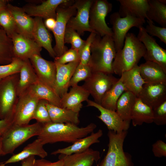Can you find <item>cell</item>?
I'll return each instance as SVG.
<instances>
[{"mask_svg":"<svg viewBox=\"0 0 166 166\" xmlns=\"http://www.w3.org/2000/svg\"></svg>","mask_w":166,"mask_h":166,"instance_id":"obj_55","label":"cell"},{"mask_svg":"<svg viewBox=\"0 0 166 166\" xmlns=\"http://www.w3.org/2000/svg\"><path fill=\"white\" fill-rule=\"evenodd\" d=\"M39 81L54 90L56 69L55 62L36 54L29 59Z\"/></svg>","mask_w":166,"mask_h":166,"instance_id":"obj_15","label":"cell"},{"mask_svg":"<svg viewBox=\"0 0 166 166\" xmlns=\"http://www.w3.org/2000/svg\"><path fill=\"white\" fill-rule=\"evenodd\" d=\"M85 41L75 30L69 27H66L64 36L65 44H70L71 48L78 51L83 46Z\"/></svg>","mask_w":166,"mask_h":166,"instance_id":"obj_39","label":"cell"},{"mask_svg":"<svg viewBox=\"0 0 166 166\" xmlns=\"http://www.w3.org/2000/svg\"><path fill=\"white\" fill-rule=\"evenodd\" d=\"M76 12V9L73 3L62 5L57 9L56 24L52 31L55 41L53 49L56 57L61 56L68 49L64 43V36L68 21L70 18L75 15Z\"/></svg>","mask_w":166,"mask_h":166,"instance_id":"obj_7","label":"cell"},{"mask_svg":"<svg viewBox=\"0 0 166 166\" xmlns=\"http://www.w3.org/2000/svg\"><path fill=\"white\" fill-rule=\"evenodd\" d=\"M23 61L14 57L8 64L0 65V80L20 72Z\"/></svg>","mask_w":166,"mask_h":166,"instance_id":"obj_40","label":"cell"},{"mask_svg":"<svg viewBox=\"0 0 166 166\" xmlns=\"http://www.w3.org/2000/svg\"><path fill=\"white\" fill-rule=\"evenodd\" d=\"M44 145L42 141L37 138L28 144L21 152L13 155L4 163L6 165L17 162L32 156H37L43 159L48 155L47 152L43 148Z\"/></svg>","mask_w":166,"mask_h":166,"instance_id":"obj_26","label":"cell"},{"mask_svg":"<svg viewBox=\"0 0 166 166\" xmlns=\"http://www.w3.org/2000/svg\"><path fill=\"white\" fill-rule=\"evenodd\" d=\"M8 1L0 0V12L2 10L6 8Z\"/></svg>","mask_w":166,"mask_h":166,"instance_id":"obj_51","label":"cell"},{"mask_svg":"<svg viewBox=\"0 0 166 166\" xmlns=\"http://www.w3.org/2000/svg\"><path fill=\"white\" fill-rule=\"evenodd\" d=\"M2 156V141L1 135H0V156Z\"/></svg>","mask_w":166,"mask_h":166,"instance_id":"obj_52","label":"cell"},{"mask_svg":"<svg viewBox=\"0 0 166 166\" xmlns=\"http://www.w3.org/2000/svg\"><path fill=\"white\" fill-rule=\"evenodd\" d=\"M14 57L11 39L1 27L0 28V65L8 64Z\"/></svg>","mask_w":166,"mask_h":166,"instance_id":"obj_36","label":"cell"},{"mask_svg":"<svg viewBox=\"0 0 166 166\" xmlns=\"http://www.w3.org/2000/svg\"><path fill=\"white\" fill-rule=\"evenodd\" d=\"M79 63L76 61L61 65L55 62L56 73L54 91L61 98L67 92L70 81Z\"/></svg>","mask_w":166,"mask_h":166,"instance_id":"obj_19","label":"cell"},{"mask_svg":"<svg viewBox=\"0 0 166 166\" xmlns=\"http://www.w3.org/2000/svg\"><path fill=\"white\" fill-rule=\"evenodd\" d=\"M96 127V125L92 123L85 127H80L71 123L50 121L42 124L37 138L44 145L61 142L73 143L93 132Z\"/></svg>","mask_w":166,"mask_h":166,"instance_id":"obj_1","label":"cell"},{"mask_svg":"<svg viewBox=\"0 0 166 166\" xmlns=\"http://www.w3.org/2000/svg\"><path fill=\"white\" fill-rule=\"evenodd\" d=\"M153 120V109L137 97L131 112V121L133 125H141L144 123H152Z\"/></svg>","mask_w":166,"mask_h":166,"instance_id":"obj_31","label":"cell"},{"mask_svg":"<svg viewBox=\"0 0 166 166\" xmlns=\"http://www.w3.org/2000/svg\"><path fill=\"white\" fill-rule=\"evenodd\" d=\"M89 95L82 86L77 85L72 87L69 91L61 98V108L79 113L83 106L82 102L87 101Z\"/></svg>","mask_w":166,"mask_h":166,"instance_id":"obj_20","label":"cell"},{"mask_svg":"<svg viewBox=\"0 0 166 166\" xmlns=\"http://www.w3.org/2000/svg\"><path fill=\"white\" fill-rule=\"evenodd\" d=\"M109 21L112 25V37L116 52L122 48L128 30L132 27L138 28L143 26L145 22V21L130 16L121 17L118 12L110 15Z\"/></svg>","mask_w":166,"mask_h":166,"instance_id":"obj_9","label":"cell"},{"mask_svg":"<svg viewBox=\"0 0 166 166\" xmlns=\"http://www.w3.org/2000/svg\"><path fill=\"white\" fill-rule=\"evenodd\" d=\"M93 1L74 0L73 4L77 12L75 15L69 19L66 27L74 30L80 35L86 31L93 32L90 28L89 22V11Z\"/></svg>","mask_w":166,"mask_h":166,"instance_id":"obj_13","label":"cell"},{"mask_svg":"<svg viewBox=\"0 0 166 166\" xmlns=\"http://www.w3.org/2000/svg\"><path fill=\"white\" fill-rule=\"evenodd\" d=\"M35 160L34 156H30L22 161L20 166H33Z\"/></svg>","mask_w":166,"mask_h":166,"instance_id":"obj_50","label":"cell"},{"mask_svg":"<svg viewBox=\"0 0 166 166\" xmlns=\"http://www.w3.org/2000/svg\"><path fill=\"white\" fill-rule=\"evenodd\" d=\"M103 131L99 129L97 132H93L89 135L80 139L76 141L71 145L66 147L58 149L51 152V155L58 154L69 155L79 153L86 151L89 148L92 144L99 142V139L102 136Z\"/></svg>","mask_w":166,"mask_h":166,"instance_id":"obj_24","label":"cell"},{"mask_svg":"<svg viewBox=\"0 0 166 166\" xmlns=\"http://www.w3.org/2000/svg\"><path fill=\"white\" fill-rule=\"evenodd\" d=\"M0 27L10 38L14 34L17 32L13 18L6 8L0 12Z\"/></svg>","mask_w":166,"mask_h":166,"instance_id":"obj_37","label":"cell"},{"mask_svg":"<svg viewBox=\"0 0 166 166\" xmlns=\"http://www.w3.org/2000/svg\"><path fill=\"white\" fill-rule=\"evenodd\" d=\"M87 106L93 107L100 112L97 116L106 126L109 130L119 132L127 131L129 128L130 123L124 121L116 111L105 109L94 101L88 99Z\"/></svg>","mask_w":166,"mask_h":166,"instance_id":"obj_18","label":"cell"},{"mask_svg":"<svg viewBox=\"0 0 166 166\" xmlns=\"http://www.w3.org/2000/svg\"><path fill=\"white\" fill-rule=\"evenodd\" d=\"M152 151L154 156L157 157H166V144L160 140H157L152 145Z\"/></svg>","mask_w":166,"mask_h":166,"instance_id":"obj_46","label":"cell"},{"mask_svg":"<svg viewBox=\"0 0 166 166\" xmlns=\"http://www.w3.org/2000/svg\"><path fill=\"white\" fill-rule=\"evenodd\" d=\"M14 57L22 61L29 60L33 55H41L42 48L32 38L17 32L11 36Z\"/></svg>","mask_w":166,"mask_h":166,"instance_id":"obj_14","label":"cell"},{"mask_svg":"<svg viewBox=\"0 0 166 166\" xmlns=\"http://www.w3.org/2000/svg\"><path fill=\"white\" fill-rule=\"evenodd\" d=\"M47 101L40 100L37 105L33 115V119L37 122L44 124L51 121L46 104Z\"/></svg>","mask_w":166,"mask_h":166,"instance_id":"obj_42","label":"cell"},{"mask_svg":"<svg viewBox=\"0 0 166 166\" xmlns=\"http://www.w3.org/2000/svg\"><path fill=\"white\" fill-rule=\"evenodd\" d=\"M6 8L13 18L17 32L33 39L32 31L34 23V18L28 15L22 8L8 3Z\"/></svg>","mask_w":166,"mask_h":166,"instance_id":"obj_21","label":"cell"},{"mask_svg":"<svg viewBox=\"0 0 166 166\" xmlns=\"http://www.w3.org/2000/svg\"><path fill=\"white\" fill-rule=\"evenodd\" d=\"M139 67L140 75L146 83H166V73L157 63L146 61Z\"/></svg>","mask_w":166,"mask_h":166,"instance_id":"obj_30","label":"cell"},{"mask_svg":"<svg viewBox=\"0 0 166 166\" xmlns=\"http://www.w3.org/2000/svg\"><path fill=\"white\" fill-rule=\"evenodd\" d=\"M34 21L32 31L33 39L40 46L45 49L51 57L54 58L56 55L52 46V38L42 19L35 17L34 18Z\"/></svg>","mask_w":166,"mask_h":166,"instance_id":"obj_23","label":"cell"},{"mask_svg":"<svg viewBox=\"0 0 166 166\" xmlns=\"http://www.w3.org/2000/svg\"><path fill=\"white\" fill-rule=\"evenodd\" d=\"M74 0H47L38 5H27L22 8L29 16L38 17L45 19L50 18L56 19V10L62 5L73 3Z\"/></svg>","mask_w":166,"mask_h":166,"instance_id":"obj_17","label":"cell"},{"mask_svg":"<svg viewBox=\"0 0 166 166\" xmlns=\"http://www.w3.org/2000/svg\"><path fill=\"white\" fill-rule=\"evenodd\" d=\"M143 44L133 33H128L122 48L117 52L112 64L113 73H122L138 65L146 52Z\"/></svg>","mask_w":166,"mask_h":166,"instance_id":"obj_2","label":"cell"},{"mask_svg":"<svg viewBox=\"0 0 166 166\" xmlns=\"http://www.w3.org/2000/svg\"><path fill=\"white\" fill-rule=\"evenodd\" d=\"M63 161L61 159H59V160L57 161L52 162L41 158L35 159L33 166H63Z\"/></svg>","mask_w":166,"mask_h":166,"instance_id":"obj_47","label":"cell"},{"mask_svg":"<svg viewBox=\"0 0 166 166\" xmlns=\"http://www.w3.org/2000/svg\"><path fill=\"white\" fill-rule=\"evenodd\" d=\"M126 91L120 78L104 95L100 105L105 109L116 111L117 101L122 94Z\"/></svg>","mask_w":166,"mask_h":166,"instance_id":"obj_33","label":"cell"},{"mask_svg":"<svg viewBox=\"0 0 166 166\" xmlns=\"http://www.w3.org/2000/svg\"><path fill=\"white\" fill-rule=\"evenodd\" d=\"M91 52L88 65L92 72L113 73L112 64L117 52L112 36L101 37L97 34L91 44Z\"/></svg>","mask_w":166,"mask_h":166,"instance_id":"obj_3","label":"cell"},{"mask_svg":"<svg viewBox=\"0 0 166 166\" xmlns=\"http://www.w3.org/2000/svg\"><path fill=\"white\" fill-rule=\"evenodd\" d=\"M46 106L51 122L58 123H71L77 125L80 122L79 113L61 108L47 102Z\"/></svg>","mask_w":166,"mask_h":166,"instance_id":"obj_27","label":"cell"},{"mask_svg":"<svg viewBox=\"0 0 166 166\" xmlns=\"http://www.w3.org/2000/svg\"><path fill=\"white\" fill-rule=\"evenodd\" d=\"M0 166H8L5 164L4 163H3L1 164H0Z\"/></svg>","mask_w":166,"mask_h":166,"instance_id":"obj_54","label":"cell"},{"mask_svg":"<svg viewBox=\"0 0 166 166\" xmlns=\"http://www.w3.org/2000/svg\"><path fill=\"white\" fill-rule=\"evenodd\" d=\"M119 79L112 74L101 72H93L82 86L92 96L94 101L101 105L104 95Z\"/></svg>","mask_w":166,"mask_h":166,"instance_id":"obj_11","label":"cell"},{"mask_svg":"<svg viewBox=\"0 0 166 166\" xmlns=\"http://www.w3.org/2000/svg\"><path fill=\"white\" fill-rule=\"evenodd\" d=\"M137 97L130 91H124L118 100L116 112L123 120L129 123L131 121L132 108Z\"/></svg>","mask_w":166,"mask_h":166,"instance_id":"obj_32","label":"cell"},{"mask_svg":"<svg viewBox=\"0 0 166 166\" xmlns=\"http://www.w3.org/2000/svg\"><path fill=\"white\" fill-rule=\"evenodd\" d=\"M19 73L0 80V119L12 118L18 97L17 87Z\"/></svg>","mask_w":166,"mask_h":166,"instance_id":"obj_6","label":"cell"},{"mask_svg":"<svg viewBox=\"0 0 166 166\" xmlns=\"http://www.w3.org/2000/svg\"><path fill=\"white\" fill-rule=\"evenodd\" d=\"M100 157L99 151L89 148L82 152L69 155L60 154L59 159L63 161V166H92Z\"/></svg>","mask_w":166,"mask_h":166,"instance_id":"obj_25","label":"cell"},{"mask_svg":"<svg viewBox=\"0 0 166 166\" xmlns=\"http://www.w3.org/2000/svg\"><path fill=\"white\" fill-rule=\"evenodd\" d=\"M147 20L154 21L162 27L166 28V4L159 0H148Z\"/></svg>","mask_w":166,"mask_h":166,"instance_id":"obj_35","label":"cell"},{"mask_svg":"<svg viewBox=\"0 0 166 166\" xmlns=\"http://www.w3.org/2000/svg\"><path fill=\"white\" fill-rule=\"evenodd\" d=\"M111 3L107 0H93L90 8L89 25L93 32L101 37L106 35L112 37L111 28L106 22V17L112 9Z\"/></svg>","mask_w":166,"mask_h":166,"instance_id":"obj_8","label":"cell"},{"mask_svg":"<svg viewBox=\"0 0 166 166\" xmlns=\"http://www.w3.org/2000/svg\"><path fill=\"white\" fill-rule=\"evenodd\" d=\"M160 2L166 4V0H159Z\"/></svg>","mask_w":166,"mask_h":166,"instance_id":"obj_53","label":"cell"},{"mask_svg":"<svg viewBox=\"0 0 166 166\" xmlns=\"http://www.w3.org/2000/svg\"><path fill=\"white\" fill-rule=\"evenodd\" d=\"M30 88L39 100H46L49 104L61 108V98L47 85L39 81Z\"/></svg>","mask_w":166,"mask_h":166,"instance_id":"obj_34","label":"cell"},{"mask_svg":"<svg viewBox=\"0 0 166 166\" xmlns=\"http://www.w3.org/2000/svg\"><path fill=\"white\" fill-rule=\"evenodd\" d=\"M120 8L118 12L121 17L130 16L145 21L148 8V0H118Z\"/></svg>","mask_w":166,"mask_h":166,"instance_id":"obj_22","label":"cell"},{"mask_svg":"<svg viewBox=\"0 0 166 166\" xmlns=\"http://www.w3.org/2000/svg\"><path fill=\"white\" fill-rule=\"evenodd\" d=\"M92 73L88 65H82L79 63L70 81L69 87L77 85L80 81H85L91 75Z\"/></svg>","mask_w":166,"mask_h":166,"instance_id":"obj_38","label":"cell"},{"mask_svg":"<svg viewBox=\"0 0 166 166\" xmlns=\"http://www.w3.org/2000/svg\"><path fill=\"white\" fill-rule=\"evenodd\" d=\"M153 122L158 125L166 124V100L153 109Z\"/></svg>","mask_w":166,"mask_h":166,"instance_id":"obj_45","label":"cell"},{"mask_svg":"<svg viewBox=\"0 0 166 166\" xmlns=\"http://www.w3.org/2000/svg\"><path fill=\"white\" fill-rule=\"evenodd\" d=\"M54 59L55 62L61 65L76 61L80 62L78 51L71 48L68 49L61 56L56 57Z\"/></svg>","mask_w":166,"mask_h":166,"instance_id":"obj_44","label":"cell"},{"mask_svg":"<svg viewBox=\"0 0 166 166\" xmlns=\"http://www.w3.org/2000/svg\"><path fill=\"white\" fill-rule=\"evenodd\" d=\"M120 78L126 91L130 92L137 97L143 85L146 83L140 75L139 67L138 65L131 69L123 73Z\"/></svg>","mask_w":166,"mask_h":166,"instance_id":"obj_29","label":"cell"},{"mask_svg":"<svg viewBox=\"0 0 166 166\" xmlns=\"http://www.w3.org/2000/svg\"><path fill=\"white\" fill-rule=\"evenodd\" d=\"M148 25L144 28L146 32L150 36L158 37L166 44V28L156 26L153 21L147 20Z\"/></svg>","mask_w":166,"mask_h":166,"instance_id":"obj_43","label":"cell"},{"mask_svg":"<svg viewBox=\"0 0 166 166\" xmlns=\"http://www.w3.org/2000/svg\"><path fill=\"white\" fill-rule=\"evenodd\" d=\"M56 22V19L50 18L45 19L44 24L47 29L52 31L55 27Z\"/></svg>","mask_w":166,"mask_h":166,"instance_id":"obj_49","label":"cell"},{"mask_svg":"<svg viewBox=\"0 0 166 166\" xmlns=\"http://www.w3.org/2000/svg\"><path fill=\"white\" fill-rule=\"evenodd\" d=\"M137 97L153 109L166 100V83L145 84Z\"/></svg>","mask_w":166,"mask_h":166,"instance_id":"obj_16","label":"cell"},{"mask_svg":"<svg viewBox=\"0 0 166 166\" xmlns=\"http://www.w3.org/2000/svg\"><path fill=\"white\" fill-rule=\"evenodd\" d=\"M39 100L30 88L19 96L12 114L13 124L18 125L29 124L33 119L35 110Z\"/></svg>","mask_w":166,"mask_h":166,"instance_id":"obj_10","label":"cell"},{"mask_svg":"<svg viewBox=\"0 0 166 166\" xmlns=\"http://www.w3.org/2000/svg\"><path fill=\"white\" fill-rule=\"evenodd\" d=\"M138 29L137 37L143 44L146 50L143 57L146 61L158 64L166 73V50L161 47L156 40L146 32L143 26Z\"/></svg>","mask_w":166,"mask_h":166,"instance_id":"obj_12","label":"cell"},{"mask_svg":"<svg viewBox=\"0 0 166 166\" xmlns=\"http://www.w3.org/2000/svg\"><path fill=\"white\" fill-rule=\"evenodd\" d=\"M19 73V79L17 87L18 97L39 81L30 60L23 61Z\"/></svg>","mask_w":166,"mask_h":166,"instance_id":"obj_28","label":"cell"},{"mask_svg":"<svg viewBox=\"0 0 166 166\" xmlns=\"http://www.w3.org/2000/svg\"><path fill=\"white\" fill-rule=\"evenodd\" d=\"M12 123L11 118L0 119V135H2Z\"/></svg>","mask_w":166,"mask_h":166,"instance_id":"obj_48","label":"cell"},{"mask_svg":"<svg viewBox=\"0 0 166 166\" xmlns=\"http://www.w3.org/2000/svg\"><path fill=\"white\" fill-rule=\"evenodd\" d=\"M97 34L95 32H91L83 46L78 51L80 64L88 65L91 56V45Z\"/></svg>","mask_w":166,"mask_h":166,"instance_id":"obj_41","label":"cell"},{"mask_svg":"<svg viewBox=\"0 0 166 166\" xmlns=\"http://www.w3.org/2000/svg\"><path fill=\"white\" fill-rule=\"evenodd\" d=\"M42 124L37 122L29 124H12L1 135L2 156L13 153L28 139L39 134Z\"/></svg>","mask_w":166,"mask_h":166,"instance_id":"obj_4","label":"cell"},{"mask_svg":"<svg viewBox=\"0 0 166 166\" xmlns=\"http://www.w3.org/2000/svg\"><path fill=\"white\" fill-rule=\"evenodd\" d=\"M127 133V131L118 132L109 130L108 150L97 166H133L131 155L123 150V144Z\"/></svg>","mask_w":166,"mask_h":166,"instance_id":"obj_5","label":"cell"}]
</instances>
